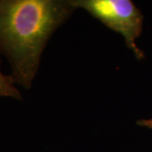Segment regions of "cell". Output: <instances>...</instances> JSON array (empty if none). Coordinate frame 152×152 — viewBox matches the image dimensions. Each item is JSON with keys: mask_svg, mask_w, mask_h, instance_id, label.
Instances as JSON below:
<instances>
[{"mask_svg": "<svg viewBox=\"0 0 152 152\" xmlns=\"http://www.w3.org/2000/svg\"><path fill=\"white\" fill-rule=\"evenodd\" d=\"M75 10L64 0H0V51L15 83L31 89L48 42Z\"/></svg>", "mask_w": 152, "mask_h": 152, "instance_id": "cell-1", "label": "cell"}, {"mask_svg": "<svg viewBox=\"0 0 152 152\" xmlns=\"http://www.w3.org/2000/svg\"><path fill=\"white\" fill-rule=\"evenodd\" d=\"M75 8H82L113 31L124 38L136 58H145L136 40L143 30L144 15L131 0H70Z\"/></svg>", "mask_w": 152, "mask_h": 152, "instance_id": "cell-2", "label": "cell"}, {"mask_svg": "<svg viewBox=\"0 0 152 152\" xmlns=\"http://www.w3.org/2000/svg\"><path fill=\"white\" fill-rule=\"evenodd\" d=\"M1 53V51H0ZM1 63V60H0ZM15 80L12 75H5L0 70V96L11 97L21 100L22 96L20 91L15 86Z\"/></svg>", "mask_w": 152, "mask_h": 152, "instance_id": "cell-3", "label": "cell"}, {"mask_svg": "<svg viewBox=\"0 0 152 152\" xmlns=\"http://www.w3.org/2000/svg\"><path fill=\"white\" fill-rule=\"evenodd\" d=\"M137 124L140 126H143V127H147L152 129V118L151 119H141L137 121Z\"/></svg>", "mask_w": 152, "mask_h": 152, "instance_id": "cell-4", "label": "cell"}]
</instances>
